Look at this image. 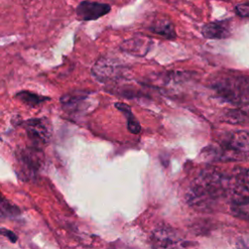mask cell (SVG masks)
Instances as JSON below:
<instances>
[{"instance_id": "cell-1", "label": "cell", "mask_w": 249, "mask_h": 249, "mask_svg": "<svg viewBox=\"0 0 249 249\" xmlns=\"http://www.w3.org/2000/svg\"><path fill=\"white\" fill-rule=\"evenodd\" d=\"M231 178L220 171L203 170L192 182L186 194L187 202L196 209H211L229 195Z\"/></svg>"}, {"instance_id": "cell-2", "label": "cell", "mask_w": 249, "mask_h": 249, "mask_svg": "<svg viewBox=\"0 0 249 249\" xmlns=\"http://www.w3.org/2000/svg\"><path fill=\"white\" fill-rule=\"evenodd\" d=\"M211 89L221 99L236 106L247 107L249 82L247 76L222 75L211 83Z\"/></svg>"}, {"instance_id": "cell-3", "label": "cell", "mask_w": 249, "mask_h": 249, "mask_svg": "<svg viewBox=\"0 0 249 249\" xmlns=\"http://www.w3.org/2000/svg\"><path fill=\"white\" fill-rule=\"evenodd\" d=\"M248 149V132L233 131L226 134L217 146L211 147L208 155L215 160H240L247 159Z\"/></svg>"}, {"instance_id": "cell-4", "label": "cell", "mask_w": 249, "mask_h": 249, "mask_svg": "<svg viewBox=\"0 0 249 249\" xmlns=\"http://www.w3.org/2000/svg\"><path fill=\"white\" fill-rule=\"evenodd\" d=\"M248 170L241 169L233 178H231L229 195L231 196V212L233 216L247 220L249 212V191Z\"/></svg>"}, {"instance_id": "cell-5", "label": "cell", "mask_w": 249, "mask_h": 249, "mask_svg": "<svg viewBox=\"0 0 249 249\" xmlns=\"http://www.w3.org/2000/svg\"><path fill=\"white\" fill-rule=\"evenodd\" d=\"M20 163V171L25 177H34L43 167L44 154L39 147H27L20 150L18 156Z\"/></svg>"}, {"instance_id": "cell-6", "label": "cell", "mask_w": 249, "mask_h": 249, "mask_svg": "<svg viewBox=\"0 0 249 249\" xmlns=\"http://www.w3.org/2000/svg\"><path fill=\"white\" fill-rule=\"evenodd\" d=\"M151 244L157 248L188 247L192 244L184 240L177 231L167 226H161L156 229L151 235Z\"/></svg>"}, {"instance_id": "cell-7", "label": "cell", "mask_w": 249, "mask_h": 249, "mask_svg": "<svg viewBox=\"0 0 249 249\" xmlns=\"http://www.w3.org/2000/svg\"><path fill=\"white\" fill-rule=\"evenodd\" d=\"M26 130L28 138L33 142L34 146L39 147L47 144L51 138V127L46 119H30L22 124Z\"/></svg>"}, {"instance_id": "cell-8", "label": "cell", "mask_w": 249, "mask_h": 249, "mask_svg": "<svg viewBox=\"0 0 249 249\" xmlns=\"http://www.w3.org/2000/svg\"><path fill=\"white\" fill-rule=\"evenodd\" d=\"M111 11V6L107 3L85 0L82 1L76 8L77 18L81 20H95Z\"/></svg>"}, {"instance_id": "cell-9", "label": "cell", "mask_w": 249, "mask_h": 249, "mask_svg": "<svg viewBox=\"0 0 249 249\" xmlns=\"http://www.w3.org/2000/svg\"><path fill=\"white\" fill-rule=\"evenodd\" d=\"M89 97L86 92L66 93L60 98L61 106L65 112L70 114H77L88 107Z\"/></svg>"}, {"instance_id": "cell-10", "label": "cell", "mask_w": 249, "mask_h": 249, "mask_svg": "<svg viewBox=\"0 0 249 249\" xmlns=\"http://www.w3.org/2000/svg\"><path fill=\"white\" fill-rule=\"evenodd\" d=\"M230 22V19L208 22L202 26L201 33L207 39H226L231 36Z\"/></svg>"}, {"instance_id": "cell-11", "label": "cell", "mask_w": 249, "mask_h": 249, "mask_svg": "<svg viewBox=\"0 0 249 249\" xmlns=\"http://www.w3.org/2000/svg\"><path fill=\"white\" fill-rule=\"evenodd\" d=\"M148 29L165 39L172 40L176 38L175 27L172 21L167 18H156L149 24Z\"/></svg>"}, {"instance_id": "cell-12", "label": "cell", "mask_w": 249, "mask_h": 249, "mask_svg": "<svg viewBox=\"0 0 249 249\" xmlns=\"http://www.w3.org/2000/svg\"><path fill=\"white\" fill-rule=\"evenodd\" d=\"M119 66H114L111 61L100 59L96 62V64L92 67V74L98 79L99 81H106L109 79H112L113 77H116L118 75Z\"/></svg>"}, {"instance_id": "cell-13", "label": "cell", "mask_w": 249, "mask_h": 249, "mask_svg": "<svg viewBox=\"0 0 249 249\" xmlns=\"http://www.w3.org/2000/svg\"><path fill=\"white\" fill-rule=\"evenodd\" d=\"M122 49L133 55H145L149 50V40L142 38H131L124 42Z\"/></svg>"}, {"instance_id": "cell-14", "label": "cell", "mask_w": 249, "mask_h": 249, "mask_svg": "<svg viewBox=\"0 0 249 249\" xmlns=\"http://www.w3.org/2000/svg\"><path fill=\"white\" fill-rule=\"evenodd\" d=\"M115 107L119 111H121L124 114V116L125 117L127 129L133 134H138L141 131V126H140V124L138 123L137 119L133 115L131 108L127 104L122 103V102H117L115 104Z\"/></svg>"}, {"instance_id": "cell-15", "label": "cell", "mask_w": 249, "mask_h": 249, "mask_svg": "<svg viewBox=\"0 0 249 249\" xmlns=\"http://www.w3.org/2000/svg\"><path fill=\"white\" fill-rule=\"evenodd\" d=\"M16 97L18 99H19L22 103L26 104L29 107L37 106V105L43 103L44 101L50 99L47 96H43V95H40V94H37V93H34V92H31V91H28V90H21V91L18 92L16 94Z\"/></svg>"}, {"instance_id": "cell-16", "label": "cell", "mask_w": 249, "mask_h": 249, "mask_svg": "<svg viewBox=\"0 0 249 249\" xmlns=\"http://www.w3.org/2000/svg\"><path fill=\"white\" fill-rule=\"evenodd\" d=\"M19 214V209L10 203L0 193V221L7 218H13Z\"/></svg>"}, {"instance_id": "cell-17", "label": "cell", "mask_w": 249, "mask_h": 249, "mask_svg": "<svg viewBox=\"0 0 249 249\" xmlns=\"http://www.w3.org/2000/svg\"><path fill=\"white\" fill-rule=\"evenodd\" d=\"M226 122L231 124H243L248 120L247 109H233L226 113Z\"/></svg>"}, {"instance_id": "cell-18", "label": "cell", "mask_w": 249, "mask_h": 249, "mask_svg": "<svg viewBox=\"0 0 249 249\" xmlns=\"http://www.w3.org/2000/svg\"><path fill=\"white\" fill-rule=\"evenodd\" d=\"M235 13L237 16L241 18H247L249 15V4L248 2H244L242 4H238L235 6Z\"/></svg>"}, {"instance_id": "cell-19", "label": "cell", "mask_w": 249, "mask_h": 249, "mask_svg": "<svg viewBox=\"0 0 249 249\" xmlns=\"http://www.w3.org/2000/svg\"><path fill=\"white\" fill-rule=\"evenodd\" d=\"M0 234L6 236V237H7L11 242H13V243L17 242V240H18V235H17L14 231H10V230H8V229L0 228Z\"/></svg>"}, {"instance_id": "cell-20", "label": "cell", "mask_w": 249, "mask_h": 249, "mask_svg": "<svg viewBox=\"0 0 249 249\" xmlns=\"http://www.w3.org/2000/svg\"><path fill=\"white\" fill-rule=\"evenodd\" d=\"M224 1H226V0H224Z\"/></svg>"}]
</instances>
